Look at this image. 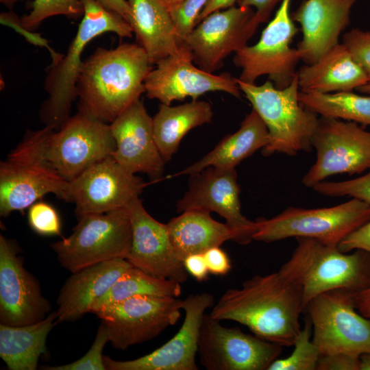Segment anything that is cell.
<instances>
[{
	"instance_id": "15",
	"label": "cell",
	"mask_w": 370,
	"mask_h": 370,
	"mask_svg": "<svg viewBox=\"0 0 370 370\" xmlns=\"http://www.w3.org/2000/svg\"><path fill=\"white\" fill-rule=\"evenodd\" d=\"M193 54L182 42L179 51L158 62L145 80V92L149 99L171 105L187 97L197 100L209 92H225L241 98L236 79L229 73L214 75L193 64Z\"/></svg>"
},
{
	"instance_id": "2",
	"label": "cell",
	"mask_w": 370,
	"mask_h": 370,
	"mask_svg": "<svg viewBox=\"0 0 370 370\" xmlns=\"http://www.w3.org/2000/svg\"><path fill=\"white\" fill-rule=\"evenodd\" d=\"M115 148L110 124L78 110L58 130L29 131L8 160L40 167L69 182Z\"/></svg>"
},
{
	"instance_id": "27",
	"label": "cell",
	"mask_w": 370,
	"mask_h": 370,
	"mask_svg": "<svg viewBox=\"0 0 370 370\" xmlns=\"http://www.w3.org/2000/svg\"><path fill=\"white\" fill-rule=\"evenodd\" d=\"M166 225L174 254L182 262L189 255L204 254L235 239L234 232L225 223L213 219L210 212L206 211H184Z\"/></svg>"
},
{
	"instance_id": "20",
	"label": "cell",
	"mask_w": 370,
	"mask_h": 370,
	"mask_svg": "<svg viewBox=\"0 0 370 370\" xmlns=\"http://www.w3.org/2000/svg\"><path fill=\"white\" fill-rule=\"evenodd\" d=\"M126 209L132 225V246L126 260L153 275L180 284L186 282L188 273L174 254L167 225L153 218L140 198Z\"/></svg>"
},
{
	"instance_id": "41",
	"label": "cell",
	"mask_w": 370,
	"mask_h": 370,
	"mask_svg": "<svg viewBox=\"0 0 370 370\" xmlns=\"http://www.w3.org/2000/svg\"><path fill=\"white\" fill-rule=\"evenodd\" d=\"M316 370H360V356L347 354L321 355Z\"/></svg>"
},
{
	"instance_id": "45",
	"label": "cell",
	"mask_w": 370,
	"mask_h": 370,
	"mask_svg": "<svg viewBox=\"0 0 370 370\" xmlns=\"http://www.w3.org/2000/svg\"><path fill=\"white\" fill-rule=\"evenodd\" d=\"M282 0H238V5L256 8V16L261 23L267 21L271 12L278 2Z\"/></svg>"
},
{
	"instance_id": "26",
	"label": "cell",
	"mask_w": 370,
	"mask_h": 370,
	"mask_svg": "<svg viewBox=\"0 0 370 370\" xmlns=\"http://www.w3.org/2000/svg\"><path fill=\"white\" fill-rule=\"evenodd\" d=\"M130 25L151 64L177 53L183 41L178 38L168 9L158 0H127Z\"/></svg>"
},
{
	"instance_id": "49",
	"label": "cell",
	"mask_w": 370,
	"mask_h": 370,
	"mask_svg": "<svg viewBox=\"0 0 370 370\" xmlns=\"http://www.w3.org/2000/svg\"><path fill=\"white\" fill-rule=\"evenodd\" d=\"M360 370H370V352L360 356Z\"/></svg>"
},
{
	"instance_id": "7",
	"label": "cell",
	"mask_w": 370,
	"mask_h": 370,
	"mask_svg": "<svg viewBox=\"0 0 370 370\" xmlns=\"http://www.w3.org/2000/svg\"><path fill=\"white\" fill-rule=\"evenodd\" d=\"M369 219L370 204L355 198L327 208L288 207L271 219H258L253 240L271 243L291 237H304L338 246Z\"/></svg>"
},
{
	"instance_id": "8",
	"label": "cell",
	"mask_w": 370,
	"mask_h": 370,
	"mask_svg": "<svg viewBox=\"0 0 370 370\" xmlns=\"http://www.w3.org/2000/svg\"><path fill=\"white\" fill-rule=\"evenodd\" d=\"M77 218L73 233L51 245L62 267L72 273L99 262L127 258L132 225L126 208Z\"/></svg>"
},
{
	"instance_id": "4",
	"label": "cell",
	"mask_w": 370,
	"mask_h": 370,
	"mask_svg": "<svg viewBox=\"0 0 370 370\" xmlns=\"http://www.w3.org/2000/svg\"><path fill=\"white\" fill-rule=\"evenodd\" d=\"M291 258L279 270L302 289L304 309L317 295L335 289L354 293L370 287V253L340 251L310 238H296Z\"/></svg>"
},
{
	"instance_id": "9",
	"label": "cell",
	"mask_w": 370,
	"mask_h": 370,
	"mask_svg": "<svg viewBox=\"0 0 370 370\" xmlns=\"http://www.w3.org/2000/svg\"><path fill=\"white\" fill-rule=\"evenodd\" d=\"M354 293L335 289L323 293L307 304L312 341L321 355L370 352V319L356 309Z\"/></svg>"
},
{
	"instance_id": "51",
	"label": "cell",
	"mask_w": 370,
	"mask_h": 370,
	"mask_svg": "<svg viewBox=\"0 0 370 370\" xmlns=\"http://www.w3.org/2000/svg\"><path fill=\"white\" fill-rule=\"evenodd\" d=\"M357 90L362 94L370 95V82L357 88Z\"/></svg>"
},
{
	"instance_id": "40",
	"label": "cell",
	"mask_w": 370,
	"mask_h": 370,
	"mask_svg": "<svg viewBox=\"0 0 370 370\" xmlns=\"http://www.w3.org/2000/svg\"><path fill=\"white\" fill-rule=\"evenodd\" d=\"M0 21L2 24L9 25L16 29L18 32L24 35L30 42L41 47H45L50 51L52 57L51 64L58 62L64 55L57 53L51 49L47 44V40L42 38L39 34H34L30 30L24 27L18 18L14 14L10 12H2L0 15Z\"/></svg>"
},
{
	"instance_id": "13",
	"label": "cell",
	"mask_w": 370,
	"mask_h": 370,
	"mask_svg": "<svg viewBox=\"0 0 370 370\" xmlns=\"http://www.w3.org/2000/svg\"><path fill=\"white\" fill-rule=\"evenodd\" d=\"M282 352L278 344L204 316L197 356L207 370H267Z\"/></svg>"
},
{
	"instance_id": "39",
	"label": "cell",
	"mask_w": 370,
	"mask_h": 370,
	"mask_svg": "<svg viewBox=\"0 0 370 370\" xmlns=\"http://www.w3.org/2000/svg\"><path fill=\"white\" fill-rule=\"evenodd\" d=\"M342 40L370 82V31L353 28L343 34Z\"/></svg>"
},
{
	"instance_id": "12",
	"label": "cell",
	"mask_w": 370,
	"mask_h": 370,
	"mask_svg": "<svg viewBox=\"0 0 370 370\" xmlns=\"http://www.w3.org/2000/svg\"><path fill=\"white\" fill-rule=\"evenodd\" d=\"M312 145L316 160L302 178L312 188L336 174H360L370 169V132L357 123L320 116Z\"/></svg>"
},
{
	"instance_id": "36",
	"label": "cell",
	"mask_w": 370,
	"mask_h": 370,
	"mask_svg": "<svg viewBox=\"0 0 370 370\" xmlns=\"http://www.w3.org/2000/svg\"><path fill=\"white\" fill-rule=\"evenodd\" d=\"M109 342L108 332L103 323L99 325L96 337L89 350L79 359L59 366H45V370H106L103 350Z\"/></svg>"
},
{
	"instance_id": "19",
	"label": "cell",
	"mask_w": 370,
	"mask_h": 370,
	"mask_svg": "<svg viewBox=\"0 0 370 370\" xmlns=\"http://www.w3.org/2000/svg\"><path fill=\"white\" fill-rule=\"evenodd\" d=\"M18 248L0 236V322L19 326L45 319L51 310L37 280L23 267Z\"/></svg>"
},
{
	"instance_id": "47",
	"label": "cell",
	"mask_w": 370,
	"mask_h": 370,
	"mask_svg": "<svg viewBox=\"0 0 370 370\" xmlns=\"http://www.w3.org/2000/svg\"><path fill=\"white\" fill-rule=\"evenodd\" d=\"M238 0H208L199 14L196 25L210 14L234 6Z\"/></svg>"
},
{
	"instance_id": "14",
	"label": "cell",
	"mask_w": 370,
	"mask_h": 370,
	"mask_svg": "<svg viewBox=\"0 0 370 370\" xmlns=\"http://www.w3.org/2000/svg\"><path fill=\"white\" fill-rule=\"evenodd\" d=\"M144 181L125 169L111 155L95 162L68 182L66 201L79 217L127 208L139 198Z\"/></svg>"
},
{
	"instance_id": "42",
	"label": "cell",
	"mask_w": 370,
	"mask_h": 370,
	"mask_svg": "<svg viewBox=\"0 0 370 370\" xmlns=\"http://www.w3.org/2000/svg\"><path fill=\"white\" fill-rule=\"evenodd\" d=\"M340 251L347 253L362 249L370 253V219L344 238L338 245Z\"/></svg>"
},
{
	"instance_id": "50",
	"label": "cell",
	"mask_w": 370,
	"mask_h": 370,
	"mask_svg": "<svg viewBox=\"0 0 370 370\" xmlns=\"http://www.w3.org/2000/svg\"><path fill=\"white\" fill-rule=\"evenodd\" d=\"M158 1L169 10L170 8L177 4L182 0H158Z\"/></svg>"
},
{
	"instance_id": "43",
	"label": "cell",
	"mask_w": 370,
	"mask_h": 370,
	"mask_svg": "<svg viewBox=\"0 0 370 370\" xmlns=\"http://www.w3.org/2000/svg\"><path fill=\"white\" fill-rule=\"evenodd\" d=\"M209 273L214 275L227 274L232 264L227 254L219 247H214L204 253Z\"/></svg>"
},
{
	"instance_id": "48",
	"label": "cell",
	"mask_w": 370,
	"mask_h": 370,
	"mask_svg": "<svg viewBox=\"0 0 370 370\" xmlns=\"http://www.w3.org/2000/svg\"><path fill=\"white\" fill-rule=\"evenodd\" d=\"M357 310L365 317L370 319V287L354 294Z\"/></svg>"
},
{
	"instance_id": "33",
	"label": "cell",
	"mask_w": 370,
	"mask_h": 370,
	"mask_svg": "<svg viewBox=\"0 0 370 370\" xmlns=\"http://www.w3.org/2000/svg\"><path fill=\"white\" fill-rule=\"evenodd\" d=\"M312 323L307 315L293 345V352L286 358L275 360L267 370H316L321 354L312 341Z\"/></svg>"
},
{
	"instance_id": "46",
	"label": "cell",
	"mask_w": 370,
	"mask_h": 370,
	"mask_svg": "<svg viewBox=\"0 0 370 370\" xmlns=\"http://www.w3.org/2000/svg\"><path fill=\"white\" fill-rule=\"evenodd\" d=\"M106 9L121 15L130 25L132 10L127 0H97Z\"/></svg>"
},
{
	"instance_id": "44",
	"label": "cell",
	"mask_w": 370,
	"mask_h": 370,
	"mask_svg": "<svg viewBox=\"0 0 370 370\" xmlns=\"http://www.w3.org/2000/svg\"><path fill=\"white\" fill-rule=\"evenodd\" d=\"M183 264L187 273L199 282L206 280L210 273L204 254L188 256Z\"/></svg>"
},
{
	"instance_id": "28",
	"label": "cell",
	"mask_w": 370,
	"mask_h": 370,
	"mask_svg": "<svg viewBox=\"0 0 370 370\" xmlns=\"http://www.w3.org/2000/svg\"><path fill=\"white\" fill-rule=\"evenodd\" d=\"M269 142L268 130L258 114L252 109L235 133L225 136L210 152L174 176L192 175L210 166L235 168L257 150L263 149Z\"/></svg>"
},
{
	"instance_id": "35",
	"label": "cell",
	"mask_w": 370,
	"mask_h": 370,
	"mask_svg": "<svg viewBox=\"0 0 370 370\" xmlns=\"http://www.w3.org/2000/svg\"><path fill=\"white\" fill-rule=\"evenodd\" d=\"M328 197H350L370 204V169L358 177L342 182H320L312 188Z\"/></svg>"
},
{
	"instance_id": "52",
	"label": "cell",
	"mask_w": 370,
	"mask_h": 370,
	"mask_svg": "<svg viewBox=\"0 0 370 370\" xmlns=\"http://www.w3.org/2000/svg\"><path fill=\"white\" fill-rule=\"evenodd\" d=\"M18 0H0V2L6 7L11 8Z\"/></svg>"
},
{
	"instance_id": "17",
	"label": "cell",
	"mask_w": 370,
	"mask_h": 370,
	"mask_svg": "<svg viewBox=\"0 0 370 370\" xmlns=\"http://www.w3.org/2000/svg\"><path fill=\"white\" fill-rule=\"evenodd\" d=\"M190 175L188 190L177 201V211L217 212L234 232V242L240 245L250 243L257 223L242 214L235 168L210 166Z\"/></svg>"
},
{
	"instance_id": "10",
	"label": "cell",
	"mask_w": 370,
	"mask_h": 370,
	"mask_svg": "<svg viewBox=\"0 0 370 370\" xmlns=\"http://www.w3.org/2000/svg\"><path fill=\"white\" fill-rule=\"evenodd\" d=\"M291 3V0H282L259 40L235 53L233 62L241 69L238 79L254 84L267 75L276 88H284L295 78L301 56L297 48L291 47L298 32L290 15Z\"/></svg>"
},
{
	"instance_id": "18",
	"label": "cell",
	"mask_w": 370,
	"mask_h": 370,
	"mask_svg": "<svg viewBox=\"0 0 370 370\" xmlns=\"http://www.w3.org/2000/svg\"><path fill=\"white\" fill-rule=\"evenodd\" d=\"M214 301L208 293L190 294L183 300L184 321L172 338L134 360L120 361L103 356L106 370H197L201 326L206 310L213 306Z\"/></svg>"
},
{
	"instance_id": "37",
	"label": "cell",
	"mask_w": 370,
	"mask_h": 370,
	"mask_svg": "<svg viewBox=\"0 0 370 370\" xmlns=\"http://www.w3.org/2000/svg\"><path fill=\"white\" fill-rule=\"evenodd\" d=\"M208 0H182L168 10L176 34L181 41L196 26L197 18Z\"/></svg>"
},
{
	"instance_id": "11",
	"label": "cell",
	"mask_w": 370,
	"mask_h": 370,
	"mask_svg": "<svg viewBox=\"0 0 370 370\" xmlns=\"http://www.w3.org/2000/svg\"><path fill=\"white\" fill-rule=\"evenodd\" d=\"M182 306L178 297L138 295L103 306L94 314L106 326L111 345L125 350L174 325Z\"/></svg>"
},
{
	"instance_id": "24",
	"label": "cell",
	"mask_w": 370,
	"mask_h": 370,
	"mask_svg": "<svg viewBox=\"0 0 370 370\" xmlns=\"http://www.w3.org/2000/svg\"><path fill=\"white\" fill-rule=\"evenodd\" d=\"M68 182L40 167L7 160L0 164V214L6 218L53 193L66 200Z\"/></svg>"
},
{
	"instance_id": "32",
	"label": "cell",
	"mask_w": 370,
	"mask_h": 370,
	"mask_svg": "<svg viewBox=\"0 0 370 370\" xmlns=\"http://www.w3.org/2000/svg\"><path fill=\"white\" fill-rule=\"evenodd\" d=\"M300 103L323 116L370 125V95L349 92L317 93L299 91Z\"/></svg>"
},
{
	"instance_id": "22",
	"label": "cell",
	"mask_w": 370,
	"mask_h": 370,
	"mask_svg": "<svg viewBox=\"0 0 370 370\" xmlns=\"http://www.w3.org/2000/svg\"><path fill=\"white\" fill-rule=\"evenodd\" d=\"M356 0H304L292 19L301 25L302 38L297 44L301 60L310 64L339 43L349 25Z\"/></svg>"
},
{
	"instance_id": "21",
	"label": "cell",
	"mask_w": 370,
	"mask_h": 370,
	"mask_svg": "<svg viewBox=\"0 0 370 370\" xmlns=\"http://www.w3.org/2000/svg\"><path fill=\"white\" fill-rule=\"evenodd\" d=\"M116 148L111 156L127 171L143 172L154 180L163 174L166 161L156 145L151 118L138 99L110 124Z\"/></svg>"
},
{
	"instance_id": "25",
	"label": "cell",
	"mask_w": 370,
	"mask_h": 370,
	"mask_svg": "<svg viewBox=\"0 0 370 370\" xmlns=\"http://www.w3.org/2000/svg\"><path fill=\"white\" fill-rule=\"evenodd\" d=\"M301 91L335 93L357 90L369 79L343 43H338L318 60L297 71Z\"/></svg>"
},
{
	"instance_id": "34",
	"label": "cell",
	"mask_w": 370,
	"mask_h": 370,
	"mask_svg": "<svg viewBox=\"0 0 370 370\" xmlns=\"http://www.w3.org/2000/svg\"><path fill=\"white\" fill-rule=\"evenodd\" d=\"M84 12L83 0H34L31 12L20 21L24 27L32 31L51 16L77 17Z\"/></svg>"
},
{
	"instance_id": "31",
	"label": "cell",
	"mask_w": 370,
	"mask_h": 370,
	"mask_svg": "<svg viewBox=\"0 0 370 370\" xmlns=\"http://www.w3.org/2000/svg\"><path fill=\"white\" fill-rule=\"evenodd\" d=\"M182 293L181 284L161 278L135 267L128 268L110 288L92 304L95 313L103 306L138 295L178 297Z\"/></svg>"
},
{
	"instance_id": "3",
	"label": "cell",
	"mask_w": 370,
	"mask_h": 370,
	"mask_svg": "<svg viewBox=\"0 0 370 370\" xmlns=\"http://www.w3.org/2000/svg\"><path fill=\"white\" fill-rule=\"evenodd\" d=\"M151 65L140 45L97 48L83 61L79 73L78 110L111 123L145 92Z\"/></svg>"
},
{
	"instance_id": "23",
	"label": "cell",
	"mask_w": 370,
	"mask_h": 370,
	"mask_svg": "<svg viewBox=\"0 0 370 370\" xmlns=\"http://www.w3.org/2000/svg\"><path fill=\"white\" fill-rule=\"evenodd\" d=\"M132 266L126 259L117 258L72 273L57 298L56 323L73 321L90 312L95 301Z\"/></svg>"
},
{
	"instance_id": "30",
	"label": "cell",
	"mask_w": 370,
	"mask_h": 370,
	"mask_svg": "<svg viewBox=\"0 0 370 370\" xmlns=\"http://www.w3.org/2000/svg\"><path fill=\"white\" fill-rule=\"evenodd\" d=\"M211 105L193 100L176 106L160 103L153 117V134L158 149L167 162L177 151L182 138L192 129L212 121Z\"/></svg>"
},
{
	"instance_id": "38",
	"label": "cell",
	"mask_w": 370,
	"mask_h": 370,
	"mask_svg": "<svg viewBox=\"0 0 370 370\" xmlns=\"http://www.w3.org/2000/svg\"><path fill=\"white\" fill-rule=\"evenodd\" d=\"M27 221L30 227L42 236H61V222L56 210L51 205L40 201L28 210Z\"/></svg>"
},
{
	"instance_id": "6",
	"label": "cell",
	"mask_w": 370,
	"mask_h": 370,
	"mask_svg": "<svg viewBox=\"0 0 370 370\" xmlns=\"http://www.w3.org/2000/svg\"><path fill=\"white\" fill-rule=\"evenodd\" d=\"M236 79L241 91L268 130L269 142L262 149L264 156L279 153L293 156L299 151L312 150L319 118L299 102L297 73L284 88H276L269 79L256 85Z\"/></svg>"
},
{
	"instance_id": "16",
	"label": "cell",
	"mask_w": 370,
	"mask_h": 370,
	"mask_svg": "<svg viewBox=\"0 0 370 370\" xmlns=\"http://www.w3.org/2000/svg\"><path fill=\"white\" fill-rule=\"evenodd\" d=\"M260 23L251 8L232 6L208 15L184 42L199 68L213 73L229 55L247 45Z\"/></svg>"
},
{
	"instance_id": "1",
	"label": "cell",
	"mask_w": 370,
	"mask_h": 370,
	"mask_svg": "<svg viewBox=\"0 0 370 370\" xmlns=\"http://www.w3.org/2000/svg\"><path fill=\"white\" fill-rule=\"evenodd\" d=\"M304 310L301 288L278 271L254 275L241 288L227 289L210 315L238 322L261 338L290 347L301 329L299 317Z\"/></svg>"
},
{
	"instance_id": "29",
	"label": "cell",
	"mask_w": 370,
	"mask_h": 370,
	"mask_svg": "<svg viewBox=\"0 0 370 370\" xmlns=\"http://www.w3.org/2000/svg\"><path fill=\"white\" fill-rule=\"evenodd\" d=\"M56 311L29 325L0 324V357L9 370H35L47 352V338L57 323Z\"/></svg>"
},
{
	"instance_id": "5",
	"label": "cell",
	"mask_w": 370,
	"mask_h": 370,
	"mask_svg": "<svg viewBox=\"0 0 370 370\" xmlns=\"http://www.w3.org/2000/svg\"><path fill=\"white\" fill-rule=\"evenodd\" d=\"M84 12L66 53L47 69L45 89L47 100L40 110L45 126L58 130L70 117L77 98V82L84 60L82 55L92 39L106 32L132 38L131 25L119 14L104 8L97 0H83Z\"/></svg>"
}]
</instances>
